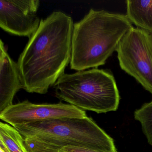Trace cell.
I'll return each mask as SVG.
<instances>
[{
  "mask_svg": "<svg viewBox=\"0 0 152 152\" xmlns=\"http://www.w3.org/2000/svg\"><path fill=\"white\" fill-rule=\"evenodd\" d=\"M23 89L18 64L0 41V113L12 105L16 94Z\"/></svg>",
  "mask_w": 152,
  "mask_h": 152,
  "instance_id": "ba28073f",
  "label": "cell"
},
{
  "mask_svg": "<svg viewBox=\"0 0 152 152\" xmlns=\"http://www.w3.org/2000/svg\"><path fill=\"white\" fill-rule=\"evenodd\" d=\"M72 17L61 11L41 19L18 61L23 89L46 94L64 71L72 58Z\"/></svg>",
  "mask_w": 152,
  "mask_h": 152,
  "instance_id": "6da1fadb",
  "label": "cell"
},
{
  "mask_svg": "<svg viewBox=\"0 0 152 152\" xmlns=\"http://www.w3.org/2000/svg\"><path fill=\"white\" fill-rule=\"evenodd\" d=\"M60 152H100L91 149L79 147L66 146L59 149Z\"/></svg>",
  "mask_w": 152,
  "mask_h": 152,
  "instance_id": "7c38bea8",
  "label": "cell"
},
{
  "mask_svg": "<svg viewBox=\"0 0 152 152\" xmlns=\"http://www.w3.org/2000/svg\"><path fill=\"white\" fill-rule=\"evenodd\" d=\"M54 87L58 99L83 111L102 113L116 111L119 106V91L108 70L95 68L64 73Z\"/></svg>",
  "mask_w": 152,
  "mask_h": 152,
  "instance_id": "277c9868",
  "label": "cell"
},
{
  "mask_svg": "<svg viewBox=\"0 0 152 152\" xmlns=\"http://www.w3.org/2000/svg\"><path fill=\"white\" fill-rule=\"evenodd\" d=\"M0 152H5L4 151H3L2 149H0Z\"/></svg>",
  "mask_w": 152,
  "mask_h": 152,
  "instance_id": "5bb4252c",
  "label": "cell"
},
{
  "mask_svg": "<svg viewBox=\"0 0 152 152\" xmlns=\"http://www.w3.org/2000/svg\"><path fill=\"white\" fill-rule=\"evenodd\" d=\"M85 111L70 104H34L25 100L13 104L0 113V119L14 126L63 118H83Z\"/></svg>",
  "mask_w": 152,
  "mask_h": 152,
  "instance_id": "8992f818",
  "label": "cell"
},
{
  "mask_svg": "<svg viewBox=\"0 0 152 152\" xmlns=\"http://www.w3.org/2000/svg\"><path fill=\"white\" fill-rule=\"evenodd\" d=\"M132 27L126 15L91 9L74 24L71 69L78 72L104 65Z\"/></svg>",
  "mask_w": 152,
  "mask_h": 152,
  "instance_id": "7a4b0ae2",
  "label": "cell"
},
{
  "mask_svg": "<svg viewBox=\"0 0 152 152\" xmlns=\"http://www.w3.org/2000/svg\"><path fill=\"white\" fill-rule=\"evenodd\" d=\"M28 152H60L59 149L39 146H26Z\"/></svg>",
  "mask_w": 152,
  "mask_h": 152,
  "instance_id": "4fadbf2b",
  "label": "cell"
},
{
  "mask_svg": "<svg viewBox=\"0 0 152 152\" xmlns=\"http://www.w3.org/2000/svg\"><path fill=\"white\" fill-rule=\"evenodd\" d=\"M127 16L137 28L152 34V0H127Z\"/></svg>",
  "mask_w": 152,
  "mask_h": 152,
  "instance_id": "9c48e42d",
  "label": "cell"
},
{
  "mask_svg": "<svg viewBox=\"0 0 152 152\" xmlns=\"http://www.w3.org/2000/svg\"><path fill=\"white\" fill-rule=\"evenodd\" d=\"M24 138L26 146L60 149L79 147L100 152H118L113 140L90 117L63 118L13 126Z\"/></svg>",
  "mask_w": 152,
  "mask_h": 152,
  "instance_id": "3957f363",
  "label": "cell"
},
{
  "mask_svg": "<svg viewBox=\"0 0 152 152\" xmlns=\"http://www.w3.org/2000/svg\"><path fill=\"white\" fill-rule=\"evenodd\" d=\"M0 140L6 145L10 152H28L23 137L8 124L0 123Z\"/></svg>",
  "mask_w": 152,
  "mask_h": 152,
  "instance_id": "30bf717a",
  "label": "cell"
},
{
  "mask_svg": "<svg viewBox=\"0 0 152 152\" xmlns=\"http://www.w3.org/2000/svg\"><path fill=\"white\" fill-rule=\"evenodd\" d=\"M116 51L121 68L152 94V34L132 26Z\"/></svg>",
  "mask_w": 152,
  "mask_h": 152,
  "instance_id": "5b68a950",
  "label": "cell"
},
{
  "mask_svg": "<svg viewBox=\"0 0 152 152\" xmlns=\"http://www.w3.org/2000/svg\"><path fill=\"white\" fill-rule=\"evenodd\" d=\"M39 6V0H1L0 27L11 34L30 38L40 24Z\"/></svg>",
  "mask_w": 152,
  "mask_h": 152,
  "instance_id": "52a82bcc",
  "label": "cell"
},
{
  "mask_svg": "<svg viewBox=\"0 0 152 152\" xmlns=\"http://www.w3.org/2000/svg\"><path fill=\"white\" fill-rule=\"evenodd\" d=\"M134 115L135 119L141 124L148 143L152 145V100L136 110Z\"/></svg>",
  "mask_w": 152,
  "mask_h": 152,
  "instance_id": "8fae6325",
  "label": "cell"
}]
</instances>
